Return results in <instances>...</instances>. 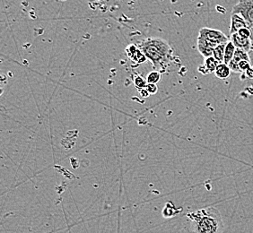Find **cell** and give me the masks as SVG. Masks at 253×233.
Returning <instances> with one entry per match:
<instances>
[{"label": "cell", "instance_id": "9a60e30c", "mask_svg": "<svg viewBox=\"0 0 253 233\" xmlns=\"http://www.w3.org/2000/svg\"><path fill=\"white\" fill-rule=\"evenodd\" d=\"M237 34L241 35L242 37L246 38V39H251L253 41V29L252 28L245 27V28L240 30Z\"/></svg>", "mask_w": 253, "mask_h": 233}, {"label": "cell", "instance_id": "9c48e42d", "mask_svg": "<svg viewBox=\"0 0 253 233\" xmlns=\"http://www.w3.org/2000/svg\"><path fill=\"white\" fill-rule=\"evenodd\" d=\"M216 46H217L216 44L212 43L201 38H198V49L204 58L213 57L214 50Z\"/></svg>", "mask_w": 253, "mask_h": 233}, {"label": "cell", "instance_id": "7a4b0ae2", "mask_svg": "<svg viewBox=\"0 0 253 233\" xmlns=\"http://www.w3.org/2000/svg\"><path fill=\"white\" fill-rule=\"evenodd\" d=\"M139 48L155 67H163L170 62L172 49L165 39L148 38L142 41Z\"/></svg>", "mask_w": 253, "mask_h": 233}, {"label": "cell", "instance_id": "6da1fadb", "mask_svg": "<svg viewBox=\"0 0 253 233\" xmlns=\"http://www.w3.org/2000/svg\"><path fill=\"white\" fill-rule=\"evenodd\" d=\"M192 233H223L224 225L217 209H201L188 214Z\"/></svg>", "mask_w": 253, "mask_h": 233}, {"label": "cell", "instance_id": "8fae6325", "mask_svg": "<svg viewBox=\"0 0 253 233\" xmlns=\"http://www.w3.org/2000/svg\"><path fill=\"white\" fill-rule=\"evenodd\" d=\"M235 50H236V47L234 46V43L231 40H229L225 46V49H224V63L229 65L231 60L234 58Z\"/></svg>", "mask_w": 253, "mask_h": 233}, {"label": "cell", "instance_id": "4fadbf2b", "mask_svg": "<svg viewBox=\"0 0 253 233\" xmlns=\"http://www.w3.org/2000/svg\"><path fill=\"white\" fill-rule=\"evenodd\" d=\"M227 43L218 44L214 50V57L219 63H224V49Z\"/></svg>", "mask_w": 253, "mask_h": 233}, {"label": "cell", "instance_id": "3957f363", "mask_svg": "<svg viewBox=\"0 0 253 233\" xmlns=\"http://www.w3.org/2000/svg\"><path fill=\"white\" fill-rule=\"evenodd\" d=\"M232 13L242 15L249 27L253 29V0H240L233 7Z\"/></svg>", "mask_w": 253, "mask_h": 233}, {"label": "cell", "instance_id": "30bf717a", "mask_svg": "<svg viewBox=\"0 0 253 233\" xmlns=\"http://www.w3.org/2000/svg\"><path fill=\"white\" fill-rule=\"evenodd\" d=\"M231 72H232V70H231V68L227 64L219 63L215 68L214 75H215L216 78L224 80V79H226V78L230 77Z\"/></svg>", "mask_w": 253, "mask_h": 233}, {"label": "cell", "instance_id": "ac0fdd59", "mask_svg": "<svg viewBox=\"0 0 253 233\" xmlns=\"http://www.w3.org/2000/svg\"><path fill=\"white\" fill-rule=\"evenodd\" d=\"M146 88L147 92L153 93V94L156 93V91H157V86H156V84H154V83H147Z\"/></svg>", "mask_w": 253, "mask_h": 233}, {"label": "cell", "instance_id": "52a82bcc", "mask_svg": "<svg viewBox=\"0 0 253 233\" xmlns=\"http://www.w3.org/2000/svg\"><path fill=\"white\" fill-rule=\"evenodd\" d=\"M245 27H249V25L244 17L239 14L232 13L231 25H230V35L238 33L240 30L245 28Z\"/></svg>", "mask_w": 253, "mask_h": 233}, {"label": "cell", "instance_id": "e0dca14e", "mask_svg": "<svg viewBox=\"0 0 253 233\" xmlns=\"http://www.w3.org/2000/svg\"><path fill=\"white\" fill-rule=\"evenodd\" d=\"M134 82H135L136 87L137 88H145L147 85V81L145 80L142 77H140V76H136Z\"/></svg>", "mask_w": 253, "mask_h": 233}, {"label": "cell", "instance_id": "ba28073f", "mask_svg": "<svg viewBox=\"0 0 253 233\" xmlns=\"http://www.w3.org/2000/svg\"><path fill=\"white\" fill-rule=\"evenodd\" d=\"M242 60H251L250 56H249V52L245 51L244 49H236L234 58L231 60V62L228 65L230 68H231V70H232V72L239 73L238 64Z\"/></svg>", "mask_w": 253, "mask_h": 233}, {"label": "cell", "instance_id": "d6986e66", "mask_svg": "<svg viewBox=\"0 0 253 233\" xmlns=\"http://www.w3.org/2000/svg\"><path fill=\"white\" fill-rule=\"evenodd\" d=\"M244 74L247 79H253V66L248 68Z\"/></svg>", "mask_w": 253, "mask_h": 233}, {"label": "cell", "instance_id": "277c9868", "mask_svg": "<svg viewBox=\"0 0 253 233\" xmlns=\"http://www.w3.org/2000/svg\"><path fill=\"white\" fill-rule=\"evenodd\" d=\"M198 38H201V39H206L208 41H210L212 43L218 44L227 43L229 41V39L226 37V35L221 32L219 30L212 29V28H201L200 30V34H199V37Z\"/></svg>", "mask_w": 253, "mask_h": 233}, {"label": "cell", "instance_id": "2e32d148", "mask_svg": "<svg viewBox=\"0 0 253 233\" xmlns=\"http://www.w3.org/2000/svg\"><path fill=\"white\" fill-rule=\"evenodd\" d=\"M251 67H252L251 60H242L238 64V72L239 73H244Z\"/></svg>", "mask_w": 253, "mask_h": 233}, {"label": "cell", "instance_id": "8992f818", "mask_svg": "<svg viewBox=\"0 0 253 233\" xmlns=\"http://www.w3.org/2000/svg\"><path fill=\"white\" fill-rule=\"evenodd\" d=\"M230 40L234 43L236 49H244L245 51L249 52L252 48H253V41L251 39H246L236 34H232Z\"/></svg>", "mask_w": 253, "mask_h": 233}, {"label": "cell", "instance_id": "5bb4252c", "mask_svg": "<svg viewBox=\"0 0 253 233\" xmlns=\"http://www.w3.org/2000/svg\"><path fill=\"white\" fill-rule=\"evenodd\" d=\"M161 80V74L158 71H153L148 74L147 78H146V81L147 83H158Z\"/></svg>", "mask_w": 253, "mask_h": 233}, {"label": "cell", "instance_id": "7c38bea8", "mask_svg": "<svg viewBox=\"0 0 253 233\" xmlns=\"http://www.w3.org/2000/svg\"><path fill=\"white\" fill-rule=\"evenodd\" d=\"M219 62L214 58V57H210V58H206L205 59L204 67L208 71V74L214 73L215 68L217 67V65Z\"/></svg>", "mask_w": 253, "mask_h": 233}, {"label": "cell", "instance_id": "5b68a950", "mask_svg": "<svg viewBox=\"0 0 253 233\" xmlns=\"http://www.w3.org/2000/svg\"><path fill=\"white\" fill-rule=\"evenodd\" d=\"M126 53L127 55V58L132 60L134 63H144L147 59L145 54L143 53L141 49L135 44H130L126 47Z\"/></svg>", "mask_w": 253, "mask_h": 233}]
</instances>
